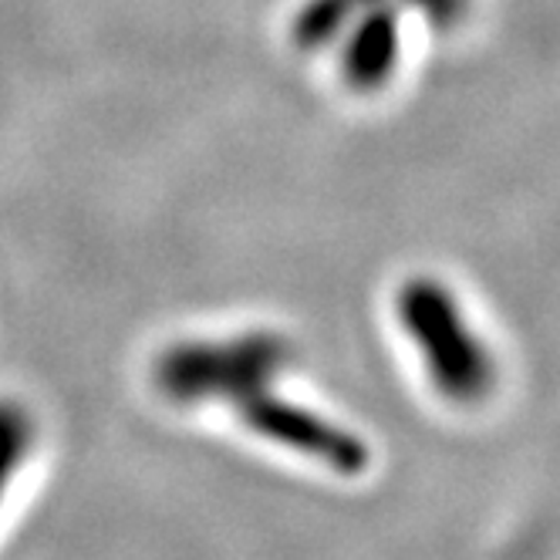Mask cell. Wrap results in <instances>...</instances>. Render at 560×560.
Listing matches in <instances>:
<instances>
[{
  "mask_svg": "<svg viewBox=\"0 0 560 560\" xmlns=\"http://www.w3.org/2000/svg\"><path fill=\"white\" fill-rule=\"evenodd\" d=\"M395 317L416 348L429 388L450 406H483L500 385L490 341L476 331L463 301L435 277H412L395 294Z\"/></svg>",
  "mask_w": 560,
  "mask_h": 560,
  "instance_id": "cell-1",
  "label": "cell"
},
{
  "mask_svg": "<svg viewBox=\"0 0 560 560\" xmlns=\"http://www.w3.org/2000/svg\"><path fill=\"white\" fill-rule=\"evenodd\" d=\"M291 358L280 335L247 331L230 338H189L170 345L155 358L152 382L159 395L173 406L223 402L236 406L240 398L277 382Z\"/></svg>",
  "mask_w": 560,
  "mask_h": 560,
  "instance_id": "cell-2",
  "label": "cell"
},
{
  "mask_svg": "<svg viewBox=\"0 0 560 560\" xmlns=\"http://www.w3.org/2000/svg\"><path fill=\"white\" fill-rule=\"evenodd\" d=\"M233 416L260 443L307 459L341 479H358L372 469V446L365 443V435H358L322 409H311L298 398L280 395L273 385L240 398L233 406Z\"/></svg>",
  "mask_w": 560,
  "mask_h": 560,
  "instance_id": "cell-3",
  "label": "cell"
},
{
  "mask_svg": "<svg viewBox=\"0 0 560 560\" xmlns=\"http://www.w3.org/2000/svg\"><path fill=\"white\" fill-rule=\"evenodd\" d=\"M398 58H402V11L375 0L362 8V18L345 34L341 71L351 89L372 92L395 74Z\"/></svg>",
  "mask_w": 560,
  "mask_h": 560,
  "instance_id": "cell-4",
  "label": "cell"
},
{
  "mask_svg": "<svg viewBox=\"0 0 560 560\" xmlns=\"http://www.w3.org/2000/svg\"><path fill=\"white\" fill-rule=\"evenodd\" d=\"M37 443V425L34 416L18 402V398L0 395V510L21 476L24 463L31 459Z\"/></svg>",
  "mask_w": 560,
  "mask_h": 560,
  "instance_id": "cell-5",
  "label": "cell"
}]
</instances>
